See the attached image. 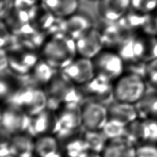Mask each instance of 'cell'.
Instances as JSON below:
<instances>
[{"instance_id":"1","label":"cell","mask_w":157,"mask_h":157,"mask_svg":"<svg viewBox=\"0 0 157 157\" xmlns=\"http://www.w3.org/2000/svg\"><path fill=\"white\" fill-rule=\"evenodd\" d=\"M40 57L56 71H63L76 58V42L62 32L57 33L42 44Z\"/></svg>"},{"instance_id":"2","label":"cell","mask_w":157,"mask_h":157,"mask_svg":"<svg viewBox=\"0 0 157 157\" xmlns=\"http://www.w3.org/2000/svg\"><path fill=\"white\" fill-rule=\"evenodd\" d=\"M48 98V106L57 110L61 105L71 103H81L79 90L61 71L56 72L45 88Z\"/></svg>"},{"instance_id":"3","label":"cell","mask_w":157,"mask_h":157,"mask_svg":"<svg viewBox=\"0 0 157 157\" xmlns=\"http://www.w3.org/2000/svg\"><path fill=\"white\" fill-rule=\"evenodd\" d=\"M149 85L145 78L136 73L125 72L113 83L114 99L136 105L146 93Z\"/></svg>"},{"instance_id":"4","label":"cell","mask_w":157,"mask_h":157,"mask_svg":"<svg viewBox=\"0 0 157 157\" xmlns=\"http://www.w3.org/2000/svg\"><path fill=\"white\" fill-rule=\"evenodd\" d=\"M4 102L17 106L33 117L48 108V98L45 88L26 83Z\"/></svg>"},{"instance_id":"5","label":"cell","mask_w":157,"mask_h":157,"mask_svg":"<svg viewBox=\"0 0 157 157\" xmlns=\"http://www.w3.org/2000/svg\"><path fill=\"white\" fill-rule=\"evenodd\" d=\"M95 73L114 82L124 73L125 63L121 55L113 49L104 48L92 59Z\"/></svg>"},{"instance_id":"6","label":"cell","mask_w":157,"mask_h":157,"mask_svg":"<svg viewBox=\"0 0 157 157\" xmlns=\"http://www.w3.org/2000/svg\"><path fill=\"white\" fill-rule=\"evenodd\" d=\"M31 122V117L11 103H5L1 113V128L2 133L13 136L26 132Z\"/></svg>"},{"instance_id":"7","label":"cell","mask_w":157,"mask_h":157,"mask_svg":"<svg viewBox=\"0 0 157 157\" xmlns=\"http://www.w3.org/2000/svg\"><path fill=\"white\" fill-rule=\"evenodd\" d=\"M82 128L86 131L102 130L109 119L108 105L93 100L81 103Z\"/></svg>"},{"instance_id":"8","label":"cell","mask_w":157,"mask_h":157,"mask_svg":"<svg viewBox=\"0 0 157 157\" xmlns=\"http://www.w3.org/2000/svg\"><path fill=\"white\" fill-rule=\"evenodd\" d=\"M113 83L106 78L95 75L88 83L78 87L83 100L97 101L108 105L113 101Z\"/></svg>"},{"instance_id":"9","label":"cell","mask_w":157,"mask_h":157,"mask_svg":"<svg viewBox=\"0 0 157 157\" xmlns=\"http://www.w3.org/2000/svg\"><path fill=\"white\" fill-rule=\"evenodd\" d=\"M61 128L56 110L47 108L37 115L31 117L28 132L35 137L44 135L56 136Z\"/></svg>"},{"instance_id":"10","label":"cell","mask_w":157,"mask_h":157,"mask_svg":"<svg viewBox=\"0 0 157 157\" xmlns=\"http://www.w3.org/2000/svg\"><path fill=\"white\" fill-rule=\"evenodd\" d=\"M61 71L78 87L88 83L96 75L92 59L80 56H77Z\"/></svg>"},{"instance_id":"11","label":"cell","mask_w":157,"mask_h":157,"mask_svg":"<svg viewBox=\"0 0 157 157\" xmlns=\"http://www.w3.org/2000/svg\"><path fill=\"white\" fill-rule=\"evenodd\" d=\"M8 71L19 77H26L40 59L32 50H14L8 52Z\"/></svg>"},{"instance_id":"12","label":"cell","mask_w":157,"mask_h":157,"mask_svg":"<svg viewBox=\"0 0 157 157\" xmlns=\"http://www.w3.org/2000/svg\"><path fill=\"white\" fill-rule=\"evenodd\" d=\"M75 42L78 56L91 59L105 48V41L102 33L94 28L81 35Z\"/></svg>"},{"instance_id":"13","label":"cell","mask_w":157,"mask_h":157,"mask_svg":"<svg viewBox=\"0 0 157 157\" xmlns=\"http://www.w3.org/2000/svg\"><path fill=\"white\" fill-rule=\"evenodd\" d=\"M61 20V32L75 40L94 28V22L91 16L86 13L77 11L73 15Z\"/></svg>"},{"instance_id":"14","label":"cell","mask_w":157,"mask_h":157,"mask_svg":"<svg viewBox=\"0 0 157 157\" xmlns=\"http://www.w3.org/2000/svg\"><path fill=\"white\" fill-rule=\"evenodd\" d=\"M134 55L136 61L149 63L157 59V37L135 35L133 44Z\"/></svg>"},{"instance_id":"15","label":"cell","mask_w":157,"mask_h":157,"mask_svg":"<svg viewBox=\"0 0 157 157\" xmlns=\"http://www.w3.org/2000/svg\"><path fill=\"white\" fill-rule=\"evenodd\" d=\"M130 8V0H99L98 13L105 21L116 23L121 20Z\"/></svg>"},{"instance_id":"16","label":"cell","mask_w":157,"mask_h":157,"mask_svg":"<svg viewBox=\"0 0 157 157\" xmlns=\"http://www.w3.org/2000/svg\"><path fill=\"white\" fill-rule=\"evenodd\" d=\"M61 127L65 130H78L82 128L80 103L61 105L56 110Z\"/></svg>"},{"instance_id":"17","label":"cell","mask_w":157,"mask_h":157,"mask_svg":"<svg viewBox=\"0 0 157 157\" xmlns=\"http://www.w3.org/2000/svg\"><path fill=\"white\" fill-rule=\"evenodd\" d=\"M58 140L63 157H83L90 152L83 137V129Z\"/></svg>"},{"instance_id":"18","label":"cell","mask_w":157,"mask_h":157,"mask_svg":"<svg viewBox=\"0 0 157 157\" xmlns=\"http://www.w3.org/2000/svg\"><path fill=\"white\" fill-rule=\"evenodd\" d=\"M102 157H136V145L127 136L109 139Z\"/></svg>"},{"instance_id":"19","label":"cell","mask_w":157,"mask_h":157,"mask_svg":"<svg viewBox=\"0 0 157 157\" xmlns=\"http://www.w3.org/2000/svg\"><path fill=\"white\" fill-rule=\"evenodd\" d=\"M108 109L109 119L126 126L139 118L136 105L114 100L108 105Z\"/></svg>"},{"instance_id":"20","label":"cell","mask_w":157,"mask_h":157,"mask_svg":"<svg viewBox=\"0 0 157 157\" xmlns=\"http://www.w3.org/2000/svg\"><path fill=\"white\" fill-rule=\"evenodd\" d=\"M35 157H63L60 143L56 136L44 135L35 137Z\"/></svg>"},{"instance_id":"21","label":"cell","mask_w":157,"mask_h":157,"mask_svg":"<svg viewBox=\"0 0 157 157\" xmlns=\"http://www.w3.org/2000/svg\"><path fill=\"white\" fill-rule=\"evenodd\" d=\"M13 155L18 157H35V137L29 132L10 136Z\"/></svg>"},{"instance_id":"22","label":"cell","mask_w":157,"mask_h":157,"mask_svg":"<svg viewBox=\"0 0 157 157\" xmlns=\"http://www.w3.org/2000/svg\"><path fill=\"white\" fill-rule=\"evenodd\" d=\"M44 6L57 19H66L77 13L78 0H44Z\"/></svg>"},{"instance_id":"23","label":"cell","mask_w":157,"mask_h":157,"mask_svg":"<svg viewBox=\"0 0 157 157\" xmlns=\"http://www.w3.org/2000/svg\"><path fill=\"white\" fill-rule=\"evenodd\" d=\"M57 71L40 57L31 72L26 76L29 79L28 84L45 88Z\"/></svg>"},{"instance_id":"24","label":"cell","mask_w":157,"mask_h":157,"mask_svg":"<svg viewBox=\"0 0 157 157\" xmlns=\"http://www.w3.org/2000/svg\"><path fill=\"white\" fill-rule=\"evenodd\" d=\"M136 107L139 118L157 119V90L149 87Z\"/></svg>"},{"instance_id":"25","label":"cell","mask_w":157,"mask_h":157,"mask_svg":"<svg viewBox=\"0 0 157 157\" xmlns=\"http://www.w3.org/2000/svg\"><path fill=\"white\" fill-rule=\"evenodd\" d=\"M83 137L91 152L101 154L109 139L103 130L86 131L83 130Z\"/></svg>"},{"instance_id":"26","label":"cell","mask_w":157,"mask_h":157,"mask_svg":"<svg viewBox=\"0 0 157 157\" xmlns=\"http://www.w3.org/2000/svg\"><path fill=\"white\" fill-rule=\"evenodd\" d=\"M147 15L136 12L130 8L123 17L117 22L124 29L132 30L134 29H141L144 24Z\"/></svg>"},{"instance_id":"27","label":"cell","mask_w":157,"mask_h":157,"mask_svg":"<svg viewBox=\"0 0 157 157\" xmlns=\"http://www.w3.org/2000/svg\"><path fill=\"white\" fill-rule=\"evenodd\" d=\"M30 19L33 21V26L35 25L37 29L44 30L49 29L52 26L53 21L57 18L44 6L43 9L36 11Z\"/></svg>"},{"instance_id":"28","label":"cell","mask_w":157,"mask_h":157,"mask_svg":"<svg viewBox=\"0 0 157 157\" xmlns=\"http://www.w3.org/2000/svg\"><path fill=\"white\" fill-rule=\"evenodd\" d=\"M102 130L108 139L126 136V125L113 119H109Z\"/></svg>"},{"instance_id":"29","label":"cell","mask_w":157,"mask_h":157,"mask_svg":"<svg viewBox=\"0 0 157 157\" xmlns=\"http://www.w3.org/2000/svg\"><path fill=\"white\" fill-rule=\"evenodd\" d=\"M130 8L141 14H150L157 10V0H130Z\"/></svg>"},{"instance_id":"30","label":"cell","mask_w":157,"mask_h":157,"mask_svg":"<svg viewBox=\"0 0 157 157\" xmlns=\"http://www.w3.org/2000/svg\"><path fill=\"white\" fill-rule=\"evenodd\" d=\"M145 78L149 87L157 90V59L147 63Z\"/></svg>"},{"instance_id":"31","label":"cell","mask_w":157,"mask_h":157,"mask_svg":"<svg viewBox=\"0 0 157 157\" xmlns=\"http://www.w3.org/2000/svg\"><path fill=\"white\" fill-rule=\"evenodd\" d=\"M141 30L145 35L157 37V15H155L154 13L147 14Z\"/></svg>"},{"instance_id":"32","label":"cell","mask_w":157,"mask_h":157,"mask_svg":"<svg viewBox=\"0 0 157 157\" xmlns=\"http://www.w3.org/2000/svg\"><path fill=\"white\" fill-rule=\"evenodd\" d=\"M136 157H157V144L147 143L136 145Z\"/></svg>"},{"instance_id":"33","label":"cell","mask_w":157,"mask_h":157,"mask_svg":"<svg viewBox=\"0 0 157 157\" xmlns=\"http://www.w3.org/2000/svg\"><path fill=\"white\" fill-rule=\"evenodd\" d=\"M0 67H1V72L8 70V52L5 49L1 48V55H0Z\"/></svg>"},{"instance_id":"34","label":"cell","mask_w":157,"mask_h":157,"mask_svg":"<svg viewBox=\"0 0 157 157\" xmlns=\"http://www.w3.org/2000/svg\"><path fill=\"white\" fill-rule=\"evenodd\" d=\"M83 157H102V156L99 153L91 152L90 151V152H89L85 156Z\"/></svg>"},{"instance_id":"35","label":"cell","mask_w":157,"mask_h":157,"mask_svg":"<svg viewBox=\"0 0 157 157\" xmlns=\"http://www.w3.org/2000/svg\"><path fill=\"white\" fill-rule=\"evenodd\" d=\"M6 157H18V156H15V155H11V156H6Z\"/></svg>"},{"instance_id":"36","label":"cell","mask_w":157,"mask_h":157,"mask_svg":"<svg viewBox=\"0 0 157 157\" xmlns=\"http://www.w3.org/2000/svg\"><path fill=\"white\" fill-rule=\"evenodd\" d=\"M90 1H98V2H99V0H90Z\"/></svg>"}]
</instances>
